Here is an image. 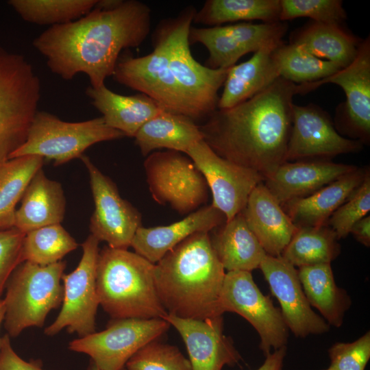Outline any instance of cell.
I'll return each mask as SVG.
<instances>
[{
  "label": "cell",
  "mask_w": 370,
  "mask_h": 370,
  "mask_svg": "<svg viewBox=\"0 0 370 370\" xmlns=\"http://www.w3.org/2000/svg\"><path fill=\"white\" fill-rule=\"evenodd\" d=\"M196 11L188 6L176 17L161 21L153 35L163 45L168 66L191 110L193 121L207 119L217 109L218 91L230 69L208 68L192 56L188 34Z\"/></svg>",
  "instance_id": "obj_5"
},
{
  "label": "cell",
  "mask_w": 370,
  "mask_h": 370,
  "mask_svg": "<svg viewBox=\"0 0 370 370\" xmlns=\"http://www.w3.org/2000/svg\"><path fill=\"white\" fill-rule=\"evenodd\" d=\"M283 40L261 47L248 60L230 67L217 109L235 106L260 92L280 77L273 51Z\"/></svg>",
  "instance_id": "obj_24"
},
{
  "label": "cell",
  "mask_w": 370,
  "mask_h": 370,
  "mask_svg": "<svg viewBox=\"0 0 370 370\" xmlns=\"http://www.w3.org/2000/svg\"><path fill=\"white\" fill-rule=\"evenodd\" d=\"M213 230L211 245L225 270L251 272L259 268L267 254L248 227L243 211Z\"/></svg>",
  "instance_id": "obj_28"
},
{
  "label": "cell",
  "mask_w": 370,
  "mask_h": 370,
  "mask_svg": "<svg viewBox=\"0 0 370 370\" xmlns=\"http://www.w3.org/2000/svg\"><path fill=\"white\" fill-rule=\"evenodd\" d=\"M286 354V346L282 347L265 356L262 365L256 370H282Z\"/></svg>",
  "instance_id": "obj_45"
},
{
  "label": "cell",
  "mask_w": 370,
  "mask_h": 370,
  "mask_svg": "<svg viewBox=\"0 0 370 370\" xmlns=\"http://www.w3.org/2000/svg\"><path fill=\"white\" fill-rule=\"evenodd\" d=\"M134 138L143 156L162 148L186 153L204 140L199 126L193 119L166 110L144 123Z\"/></svg>",
  "instance_id": "obj_29"
},
{
  "label": "cell",
  "mask_w": 370,
  "mask_h": 370,
  "mask_svg": "<svg viewBox=\"0 0 370 370\" xmlns=\"http://www.w3.org/2000/svg\"><path fill=\"white\" fill-rule=\"evenodd\" d=\"M280 21L308 17L314 22L341 24L347 14L341 0H280Z\"/></svg>",
  "instance_id": "obj_39"
},
{
  "label": "cell",
  "mask_w": 370,
  "mask_h": 370,
  "mask_svg": "<svg viewBox=\"0 0 370 370\" xmlns=\"http://www.w3.org/2000/svg\"><path fill=\"white\" fill-rule=\"evenodd\" d=\"M222 313L234 312L246 319L260 338V349L266 356L286 346L288 329L280 309L269 296L264 295L255 283L251 272L225 273L219 297Z\"/></svg>",
  "instance_id": "obj_11"
},
{
  "label": "cell",
  "mask_w": 370,
  "mask_h": 370,
  "mask_svg": "<svg viewBox=\"0 0 370 370\" xmlns=\"http://www.w3.org/2000/svg\"><path fill=\"white\" fill-rule=\"evenodd\" d=\"M243 213L269 256H281L298 229L263 182L254 188Z\"/></svg>",
  "instance_id": "obj_23"
},
{
  "label": "cell",
  "mask_w": 370,
  "mask_h": 370,
  "mask_svg": "<svg viewBox=\"0 0 370 370\" xmlns=\"http://www.w3.org/2000/svg\"><path fill=\"white\" fill-rule=\"evenodd\" d=\"M226 221L225 215L212 205L188 214L183 219L168 225L140 227L131 245L134 252L153 264L192 234L210 232Z\"/></svg>",
  "instance_id": "obj_22"
},
{
  "label": "cell",
  "mask_w": 370,
  "mask_h": 370,
  "mask_svg": "<svg viewBox=\"0 0 370 370\" xmlns=\"http://www.w3.org/2000/svg\"><path fill=\"white\" fill-rule=\"evenodd\" d=\"M94 199L95 210L90 219V234L114 249H127L137 230L141 227L138 210L123 199L115 184L83 155Z\"/></svg>",
  "instance_id": "obj_14"
},
{
  "label": "cell",
  "mask_w": 370,
  "mask_h": 370,
  "mask_svg": "<svg viewBox=\"0 0 370 370\" xmlns=\"http://www.w3.org/2000/svg\"><path fill=\"white\" fill-rule=\"evenodd\" d=\"M153 46L146 56L119 59L112 75L114 80L150 97L164 110L193 119L191 110L168 66L163 45L153 38Z\"/></svg>",
  "instance_id": "obj_17"
},
{
  "label": "cell",
  "mask_w": 370,
  "mask_h": 370,
  "mask_svg": "<svg viewBox=\"0 0 370 370\" xmlns=\"http://www.w3.org/2000/svg\"><path fill=\"white\" fill-rule=\"evenodd\" d=\"M225 272L209 232H197L168 251L154 267L160 300L168 314L206 319L223 315L219 297Z\"/></svg>",
  "instance_id": "obj_3"
},
{
  "label": "cell",
  "mask_w": 370,
  "mask_h": 370,
  "mask_svg": "<svg viewBox=\"0 0 370 370\" xmlns=\"http://www.w3.org/2000/svg\"><path fill=\"white\" fill-rule=\"evenodd\" d=\"M97 0H10L8 4L25 21L51 26L74 21L90 12Z\"/></svg>",
  "instance_id": "obj_36"
},
{
  "label": "cell",
  "mask_w": 370,
  "mask_h": 370,
  "mask_svg": "<svg viewBox=\"0 0 370 370\" xmlns=\"http://www.w3.org/2000/svg\"><path fill=\"white\" fill-rule=\"evenodd\" d=\"M124 134L108 126L102 116L81 122H66L45 111L36 113L24 143L9 159L38 156L53 161L55 166L81 158L92 145L123 138Z\"/></svg>",
  "instance_id": "obj_8"
},
{
  "label": "cell",
  "mask_w": 370,
  "mask_h": 370,
  "mask_svg": "<svg viewBox=\"0 0 370 370\" xmlns=\"http://www.w3.org/2000/svg\"><path fill=\"white\" fill-rule=\"evenodd\" d=\"M287 29V23L282 21L191 27L188 40L190 45L200 43L208 51L206 66L213 69H229L245 54L255 53L271 42L283 40Z\"/></svg>",
  "instance_id": "obj_15"
},
{
  "label": "cell",
  "mask_w": 370,
  "mask_h": 370,
  "mask_svg": "<svg viewBox=\"0 0 370 370\" xmlns=\"http://www.w3.org/2000/svg\"><path fill=\"white\" fill-rule=\"evenodd\" d=\"M323 370H335V369H334L329 367L328 369H323Z\"/></svg>",
  "instance_id": "obj_48"
},
{
  "label": "cell",
  "mask_w": 370,
  "mask_h": 370,
  "mask_svg": "<svg viewBox=\"0 0 370 370\" xmlns=\"http://www.w3.org/2000/svg\"><path fill=\"white\" fill-rule=\"evenodd\" d=\"M368 169L357 168L307 197L281 206L297 227L328 225L332 214L361 184Z\"/></svg>",
  "instance_id": "obj_25"
},
{
  "label": "cell",
  "mask_w": 370,
  "mask_h": 370,
  "mask_svg": "<svg viewBox=\"0 0 370 370\" xmlns=\"http://www.w3.org/2000/svg\"><path fill=\"white\" fill-rule=\"evenodd\" d=\"M21 201L14 227L24 234L64 219L66 199L62 185L48 178L42 169L31 180Z\"/></svg>",
  "instance_id": "obj_26"
},
{
  "label": "cell",
  "mask_w": 370,
  "mask_h": 370,
  "mask_svg": "<svg viewBox=\"0 0 370 370\" xmlns=\"http://www.w3.org/2000/svg\"><path fill=\"white\" fill-rule=\"evenodd\" d=\"M0 370H44L40 360H23L13 349L10 336L7 334L2 337L0 351Z\"/></svg>",
  "instance_id": "obj_43"
},
{
  "label": "cell",
  "mask_w": 370,
  "mask_h": 370,
  "mask_svg": "<svg viewBox=\"0 0 370 370\" xmlns=\"http://www.w3.org/2000/svg\"><path fill=\"white\" fill-rule=\"evenodd\" d=\"M40 96V81L32 64L0 47V164L25 141Z\"/></svg>",
  "instance_id": "obj_6"
},
{
  "label": "cell",
  "mask_w": 370,
  "mask_h": 370,
  "mask_svg": "<svg viewBox=\"0 0 370 370\" xmlns=\"http://www.w3.org/2000/svg\"><path fill=\"white\" fill-rule=\"evenodd\" d=\"M151 9L137 0H100L85 16L50 26L33 41L49 69L65 80L85 73L90 86L105 85L122 50L137 47L147 37Z\"/></svg>",
  "instance_id": "obj_1"
},
{
  "label": "cell",
  "mask_w": 370,
  "mask_h": 370,
  "mask_svg": "<svg viewBox=\"0 0 370 370\" xmlns=\"http://www.w3.org/2000/svg\"><path fill=\"white\" fill-rule=\"evenodd\" d=\"M338 240L328 225L298 227L281 256L298 268L330 264L341 252Z\"/></svg>",
  "instance_id": "obj_33"
},
{
  "label": "cell",
  "mask_w": 370,
  "mask_h": 370,
  "mask_svg": "<svg viewBox=\"0 0 370 370\" xmlns=\"http://www.w3.org/2000/svg\"><path fill=\"white\" fill-rule=\"evenodd\" d=\"M297 271L310 305L319 311L330 325L340 328L352 301L347 291L336 285L331 264L304 266Z\"/></svg>",
  "instance_id": "obj_31"
},
{
  "label": "cell",
  "mask_w": 370,
  "mask_h": 370,
  "mask_svg": "<svg viewBox=\"0 0 370 370\" xmlns=\"http://www.w3.org/2000/svg\"><path fill=\"white\" fill-rule=\"evenodd\" d=\"M332 83L343 90L346 99L337 108L336 129L352 139L367 144L370 140V36L362 40L353 62L332 75L301 84L303 94Z\"/></svg>",
  "instance_id": "obj_13"
},
{
  "label": "cell",
  "mask_w": 370,
  "mask_h": 370,
  "mask_svg": "<svg viewBox=\"0 0 370 370\" xmlns=\"http://www.w3.org/2000/svg\"><path fill=\"white\" fill-rule=\"evenodd\" d=\"M78 246L75 240L60 225L45 226L25 234L22 246V260L40 266L59 261Z\"/></svg>",
  "instance_id": "obj_37"
},
{
  "label": "cell",
  "mask_w": 370,
  "mask_h": 370,
  "mask_svg": "<svg viewBox=\"0 0 370 370\" xmlns=\"http://www.w3.org/2000/svg\"><path fill=\"white\" fill-rule=\"evenodd\" d=\"M370 210V172L368 169L361 184L344 204L330 217L328 222L338 238L346 237L352 227L367 215Z\"/></svg>",
  "instance_id": "obj_40"
},
{
  "label": "cell",
  "mask_w": 370,
  "mask_h": 370,
  "mask_svg": "<svg viewBox=\"0 0 370 370\" xmlns=\"http://www.w3.org/2000/svg\"><path fill=\"white\" fill-rule=\"evenodd\" d=\"M127 370H192L191 365L177 347L153 341L127 362Z\"/></svg>",
  "instance_id": "obj_38"
},
{
  "label": "cell",
  "mask_w": 370,
  "mask_h": 370,
  "mask_svg": "<svg viewBox=\"0 0 370 370\" xmlns=\"http://www.w3.org/2000/svg\"><path fill=\"white\" fill-rule=\"evenodd\" d=\"M259 269L272 295L280 305V311L288 330L295 336L305 338L309 335L323 334L330 330V325L312 310L295 267L281 256L266 255Z\"/></svg>",
  "instance_id": "obj_19"
},
{
  "label": "cell",
  "mask_w": 370,
  "mask_h": 370,
  "mask_svg": "<svg viewBox=\"0 0 370 370\" xmlns=\"http://www.w3.org/2000/svg\"><path fill=\"white\" fill-rule=\"evenodd\" d=\"M25 236L15 227L0 230V298L12 273L23 262Z\"/></svg>",
  "instance_id": "obj_42"
},
{
  "label": "cell",
  "mask_w": 370,
  "mask_h": 370,
  "mask_svg": "<svg viewBox=\"0 0 370 370\" xmlns=\"http://www.w3.org/2000/svg\"><path fill=\"white\" fill-rule=\"evenodd\" d=\"M99 241L90 234L82 244L83 254L74 271L63 273V299L56 320L45 330L53 336L66 328L69 333L84 337L95 332V319L99 305L96 286V270Z\"/></svg>",
  "instance_id": "obj_12"
},
{
  "label": "cell",
  "mask_w": 370,
  "mask_h": 370,
  "mask_svg": "<svg viewBox=\"0 0 370 370\" xmlns=\"http://www.w3.org/2000/svg\"><path fill=\"white\" fill-rule=\"evenodd\" d=\"M280 0H207L193 22L211 27L254 20L272 23L280 21Z\"/></svg>",
  "instance_id": "obj_32"
},
{
  "label": "cell",
  "mask_w": 370,
  "mask_h": 370,
  "mask_svg": "<svg viewBox=\"0 0 370 370\" xmlns=\"http://www.w3.org/2000/svg\"><path fill=\"white\" fill-rule=\"evenodd\" d=\"M155 264L135 252L99 250L96 286L99 305L112 319H164L154 280Z\"/></svg>",
  "instance_id": "obj_4"
},
{
  "label": "cell",
  "mask_w": 370,
  "mask_h": 370,
  "mask_svg": "<svg viewBox=\"0 0 370 370\" xmlns=\"http://www.w3.org/2000/svg\"><path fill=\"white\" fill-rule=\"evenodd\" d=\"M297 94L299 84L280 77L247 101L213 112L199 126L204 140L220 157L265 180L286 162Z\"/></svg>",
  "instance_id": "obj_2"
},
{
  "label": "cell",
  "mask_w": 370,
  "mask_h": 370,
  "mask_svg": "<svg viewBox=\"0 0 370 370\" xmlns=\"http://www.w3.org/2000/svg\"><path fill=\"white\" fill-rule=\"evenodd\" d=\"M362 149L358 140L345 138L336 130L330 115L313 103H293L292 125L286 162L307 158H330Z\"/></svg>",
  "instance_id": "obj_18"
},
{
  "label": "cell",
  "mask_w": 370,
  "mask_h": 370,
  "mask_svg": "<svg viewBox=\"0 0 370 370\" xmlns=\"http://www.w3.org/2000/svg\"><path fill=\"white\" fill-rule=\"evenodd\" d=\"M280 76L293 83L306 84L326 78L342 68L321 60L301 47L282 42L273 51Z\"/></svg>",
  "instance_id": "obj_35"
},
{
  "label": "cell",
  "mask_w": 370,
  "mask_h": 370,
  "mask_svg": "<svg viewBox=\"0 0 370 370\" xmlns=\"http://www.w3.org/2000/svg\"><path fill=\"white\" fill-rule=\"evenodd\" d=\"M6 312V306L5 303L3 299L0 298V326L2 323V321L5 319ZM1 343H2V337H0V351L1 347Z\"/></svg>",
  "instance_id": "obj_46"
},
{
  "label": "cell",
  "mask_w": 370,
  "mask_h": 370,
  "mask_svg": "<svg viewBox=\"0 0 370 370\" xmlns=\"http://www.w3.org/2000/svg\"><path fill=\"white\" fill-rule=\"evenodd\" d=\"M330 367L335 370H365L370 358V332L352 343H336L328 349Z\"/></svg>",
  "instance_id": "obj_41"
},
{
  "label": "cell",
  "mask_w": 370,
  "mask_h": 370,
  "mask_svg": "<svg viewBox=\"0 0 370 370\" xmlns=\"http://www.w3.org/2000/svg\"><path fill=\"white\" fill-rule=\"evenodd\" d=\"M66 267L64 261L40 266L25 261L10 277L4 301L5 328L15 337L29 327L42 328L49 312L59 307L63 299L60 282Z\"/></svg>",
  "instance_id": "obj_7"
},
{
  "label": "cell",
  "mask_w": 370,
  "mask_h": 370,
  "mask_svg": "<svg viewBox=\"0 0 370 370\" xmlns=\"http://www.w3.org/2000/svg\"><path fill=\"white\" fill-rule=\"evenodd\" d=\"M164 319L181 336L192 370H222L241 359L232 340L223 332V315L195 319L167 314Z\"/></svg>",
  "instance_id": "obj_20"
},
{
  "label": "cell",
  "mask_w": 370,
  "mask_h": 370,
  "mask_svg": "<svg viewBox=\"0 0 370 370\" xmlns=\"http://www.w3.org/2000/svg\"><path fill=\"white\" fill-rule=\"evenodd\" d=\"M204 177L212 196V206L229 221L241 212L254 188L264 177L257 171L218 156L204 140L185 153Z\"/></svg>",
  "instance_id": "obj_16"
},
{
  "label": "cell",
  "mask_w": 370,
  "mask_h": 370,
  "mask_svg": "<svg viewBox=\"0 0 370 370\" xmlns=\"http://www.w3.org/2000/svg\"><path fill=\"white\" fill-rule=\"evenodd\" d=\"M45 159L25 156L0 164V230L14 227L16 206Z\"/></svg>",
  "instance_id": "obj_34"
},
{
  "label": "cell",
  "mask_w": 370,
  "mask_h": 370,
  "mask_svg": "<svg viewBox=\"0 0 370 370\" xmlns=\"http://www.w3.org/2000/svg\"><path fill=\"white\" fill-rule=\"evenodd\" d=\"M86 93L101 113L106 124L125 136L134 137L144 123L164 110L144 94L122 95L105 85L97 88L90 86Z\"/></svg>",
  "instance_id": "obj_27"
},
{
  "label": "cell",
  "mask_w": 370,
  "mask_h": 370,
  "mask_svg": "<svg viewBox=\"0 0 370 370\" xmlns=\"http://www.w3.org/2000/svg\"><path fill=\"white\" fill-rule=\"evenodd\" d=\"M170 326L161 318L112 319L105 330L71 341L69 348L88 355L100 370H123L135 353Z\"/></svg>",
  "instance_id": "obj_9"
},
{
  "label": "cell",
  "mask_w": 370,
  "mask_h": 370,
  "mask_svg": "<svg viewBox=\"0 0 370 370\" xmlns=\"http://www.w3.org/2000/svg\"><path fill=\"white\" fill-rule=\"evenodd\" d=\"M357 168L323 159L286 162L264 180V184L282 205L307 197Z\"/></svg>",
  "instance_id": "obj_21"
},
{
  "label": "cell",
  "mask_w": 370,
  "mask_h": 370,
  "mask_svg": "<svg viewBox=\"0 0 370 370\" xmlns=\"http://www.w3.org/2000/svg\"><path fill=\"white\" fill-rule=\"evenodd\" d=\"M352 234L357 241L369 247L370 246V216L367 215L352 227Z\"/></svg>",
  "instance_id": "obj_44"
},
{
  "label": "cell",
  "mask_w": 370,
  "mask_h": 370,
  "mask_svg": "<svg viewBox=\"0 0 370 370\" xmlns=\"http://www.w3.org/2000/svg\"><path fill=\"white\" fill-rule=\"evenodd\" d=\"M144 166L149 190L158 203L169 204L182 214H190L206 203V181L186 154L171 150L153 151Z\"/></svg>",
  "instance_id": "obj_10"
},
{
  "label": "cell",
  "mask_w": 370,
  "mask_h": 370,
  "mask_svg": "<svg viewBox=\"0 0 370 370\" xmlns=\"http://www.w3.org/2000/svg\"><path fill=\"white\" fill-rule=\"evenodd\" d=\"M361 41L341 24L312 22L297 31L290 43L342 69L357 56Z\"/></svg>",
  "instance_id": "obj_30"
},
{
  "label": "cell",
  "mask_w": 370,
  "mask_h": 370,
  "mask_svg": "<svg viewBox=\"0 0 370 370\" xmlns=\"http://www.w3.org/2000/svg\"><path fill=\"white\" fill-rule=\"evenodd\" d=\"M88 370H100L92 361H90Z\"/></svg>",
  "instance_id": "obj_47"
}]
</instances>
